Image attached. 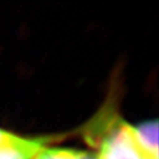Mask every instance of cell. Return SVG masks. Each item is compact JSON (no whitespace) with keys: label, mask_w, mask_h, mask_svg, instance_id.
Instances as JSON below:
<instances>
[{"label":"cell","mask_w":159,"mask_h":159,"mask_svg":"<svg viewBox=\"0 0 159 159\" xmlns=\"http://www.w3.org/2000/svg\"><path fill=\"white\" fill-rule=\"evenodd\" d=\"M99 142L98 159H158L147 155L135 142L130 124L111 120Z\"/></svg>","instance_id":"obj_1"},{"label":"cell","mask_w":159,"mask_h":159,"mask_svg":"<svg viewBox=\"0 0 159 159\" xmlns=\"http://www.w3.org/2000/svg\"><path fill=\"white\" fill-rule=\"evenodd\" d=\"M63 136L29 137L12 133L7 139L0 142V159H34L44 147Z\"/></svg>","instance_id":"obj_2"},{"label":"cell","mask_w":159,"mask_h":159,"mask_svg":"<svg viewBox=\"0 0 159 159\" xmlns=\"http://www.w3.org/2000/svg\"><path fill=\"white\" fill-rule=\"evenodd\" d=\"M130 132L135 142L147 155L158 158V123L156 119L137 125L130 124Z\"/></svg>","instance_id":"obj_3"},{"label":"cell","mask_w":159,"mask_h":159,"mask_svg":"<svg viewBox=\"0 0 159 159\" xmlns=\"http://www.w3.org/2000/svg\"><path fill=\"white\" fill-rule=\"evenodd\" d=\"M34 159H98L97 152L74 148L44 147Z\"/></svg>","instance_id":"obj_4"},{"label":"cell","mask_w":159,"mask_h":159,"mask_svg":"<svg viewBox=\"0 0 159 159\" xmlns=\"http://www.w3.org/2000/svg\"><path fill=\"white\" fill-rule=\"evenodd\" d=\"M11 135H12V132H9V130L0 128V142H2V140L7 139L8 137H10Z\"/></svg>","instance_id":"obj_5"}]
</instances>
